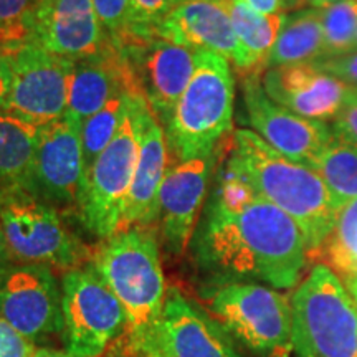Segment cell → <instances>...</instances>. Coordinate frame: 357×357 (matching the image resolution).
I'll return each instance as SVG.
<instances>
[{
  "label": "cell",
  "instance_id": "cell-1",
  "mask_svg": "<svg viewBox=\"0 0 357 357\" xmlns=\"http://www.w3.org/2000/svg\"><path fill=\"white\" fill-rule=\"evenodd\" d=\"M190 247L197 268L215 287L250 281L289 289L310 260L296 222L260 195L236 208L208 200Z\"/></svg>",
  "mask_w": 357,
  "mask_h": 357
},
{
  "label": "cell",
  "instance_id": "cell-2",
  "mask_svg": "<svg viewBox=\"0 0 357 357\" xmlns=\"http://www.w3.org/2000/svg\"><path fill=\"white\" fill-rule=\"evenodd\" d=\"M227 164L242 174L260 197L291 217L305 235L310 258L318 255L341 211L319 174L276 153L250 129L234 132Z\"/></svg>",
  "mask_w": 357,
  "mask_h": 357
},
{
  "label": "cell",
  "instance_id": "cell-3",
  "mask_svg": "<svg viewBox=\"0 0 357 357\" xmlns=\"http://www.w3.org/2000/svg\"><path fill=\"white\" fill-rule=\"evenodd\" d=\"M91 265L126 311L132 356L146 357L154 346L167 298L158 229L116 231L95 250Z\"/></svg>",
  "mask_w": 357,
  "mask_h": 357
},
{
  "label": "cell",
  "instance_id": "cell-4",
  "mask_svg": "<svg viewBox=\"0 0 357 357\" xmlns=\"http://www.w3.org/2000/svg\"><path fill=\"white\" fill-rule=\"evenodd\" d=\"M234 100L230 61L218 53L197 52L189 86L164 126L174 162L217 153L220 141L231 132Z\"/></svg>",
  "mask_w": 357,
  "mask_h": 357
},
{
  "label": "cell",
  "instance_id": "cell-5",
  "mask_svg": "<svg viewBox=\"0 0 357 357\" xmlns=\"http://www.w3.org/2000/svg\"><path fill=\"white\" fill-rule=\"evenodd\" d=\"M293 357H357V306L328 265H314L291 296Z\"/></svg>",
  "mask_w": 357,
  "mask_h": 357
},
{
  "label": "cell",
  "instance_id": "cell-6",
  "mask_svg": "<svg viewBox=\"0 0 357 357\" xmlns=\"http://www.w3.org/2000/svg\"><path fill=\"white\" fill-rule=\"evenodd\" d=\"M141 105V93H129L119 131L84 174L78 213L84 229L101 240L121 229L139 151Z\"/></svg>",
  "mask_w": 357,
  "mask_h": 357
},
{
  "label": "cell",
  "instance_id": "cell-7",
  "mask_svg": "<svg viewBox=\"0 0 357 357\" xmlns=\"http://www.w3.org/2000/svg\"><path fill=\"white\" fill-rule=\"evenodd\" d=\"M208 307L222 328L258 357H291V301L261 283L218 284Z\"/></svg>",
  "mask_w": 357,
  "mask_h": 357
},
{
  "label": "cell",
  "instance_id": "cell-8",
  "mask_svg": "<svg viewBox=\"0 0 357 357\" xmlns=\"http://www.w3.org/2000/svg\"><path fill=\"white\" fill-rule=\"evenodd\" d=\"M0 227L15 265H43L65 273L88 258L60 212L24 189L0 194Z\"/></svg>",
  "mask_w": 357,
  "mask_h": 357
},
{
  "label": "cell",
  "instance_id": "cell-9",
  "mask_svg": "<svg viewBox=\"0 0 357 357\" xmlns=\"http://www.w3.org/2000/svg\"><path fill=\"white\" fill-rule=\"evenodd\" d=\"M65 349L78 357H100L124 331L126 311L89 263L61 278Z\"/></svg>",
  "mask_w": 357,
  "mask_h": 357
},
{
  "label": "cell",
  "instance_id": "cell-10",
  "mask_svg": "<svg viewBox=\"0 0 357 357\" xmlns=\"http://www.w3.org/2000/svg\"><path fill=\"white\" fill-rule=\"evenodd\" d=\"M12 71L2 113L43 128L60 121L66 109L73 60L52 55L33 42L3 47Z\"/></svg>",
  "mask_w": 357,
  "mask_h": 357
},
{
  "label": "cell",
  "instance_id": "cell-11",
  "mask_svg": "<svg viewBox=\"0 0 357 357\" xmlns=\"http://www.w3.org/2000/svg\"><path fill=\"white\" fill-rule=\"evenodd\" d=\"M0 318L32 342L63 336V293L52 268L12 263L0 276Z\"/></svg>",
  "mask_w": 357,
  "mask_h": 357
},
{
  "label": "cell",
  "instance_id": "cell-12",
  "mask_svg": "<svg viewBox=\"0 0 357 357\" xmlns=\"http://www.w3.org/2000/svg\"><path fill=\"white\" fill-rule=\"evenodd\" d=\"M84 181L82 128L65 118L40 128L25 189L60 211H77Z\"/></svg>",
  "mask_w": 357,
  "mask_h": 357
},
{
  "label": "cell",
  "instance_id": "cell-13",
  "mask_svg": "<svg viewBox=\"0 0 357 357\" xmlns=\"http://www.w3.org/2000/svg\"><path fill=\"white\" fill-rule=\"evenodd\" d=\"M119 48L126 58L137 91L144 96L164 128L189 86L197 63V50L159 37L147 42L124 43Z\"/></svg>",
  "mask_w": 357,
  "mask_h": 357
},
{
  "label": "cell",
  "instance_id": "cell-14",
  "mask_svg": "<svg viewBox=\"0 0 357 357\" xmlns=\"http://www.w3.org/2000/svg\"><path fill=\"white\" fill-rule=\"evenodd\" d=\"M215 154L169 166L159 192L158 234L166 253L178 258L189 250L207 197Z\"/></svg>",
  "mask_w": 357,
  "mask_h": 357
},
{
  "label": "cell",
  "instance_id": "cell-15",
  "mask_svg": "<svg viewBox=\"0 0 357 357\" xmlns=\"http://www.w3.org/2000/svg\"><path fill=\"white\" fill-rule=\"evenodd\" d=\"M242 93L248 123L258 136L287 159L312 167L331 137V126L276 105L263 89L261 77H242Z\"/></svg>",
  "mask_w": 357,
  "mask_h": 357
},
{
  "label": "cell",
  "instance_id": "cell-16",
  "mask_svg": "<svg viewBox=\"0 0 357 357\" xmlns=\"http://www.w3.org/2000/svg\"><path fill=\"white\" fill-rule=\"evenodd\" d=\"M146 357H242L231 336L215 318H211L182 296L167 293L162 318L153 349Z\"/></svg>",
  "mask_w": 357,
  "mask_h": 357
},
{
  "label": "cell",
  "instance_id": "cell-17",
  "mask_svg": "<svg viewBox=\"0 0 357 357\" xmlns=\"http://www.w3.org/2000/svg\"><path fill=\"white\" fill-rule=\"evenodd\" d=\"M30 42L66 60L91 56L113 45L93 0H38Z\"/></svg>",
  "mask_w": 357,
  "mask_h": 357
},
{
  "label": "cell",
  "instance_id": "cell-18",
  "mask_svg": "<svg viewBox=\"0 0 357 357\" xmlns=\"http://www.w3.org/2000/svg\"><path fill=\"white\" fill-rule=\"evenodd\" d=\"M158 37L190 50L218 53L234 63L242 77L248 71L247 55L223 2L192 0L178 3L159 25Z\"/></svg>",
  "mask_w": 357,
  "mask_h": 357
},
{
  "label": "cell",
  "instance_id": "cell-19",
  "mask_svg": "<svg viewBox=\"0 0 357 357\" xmlns=\"http://www.w3.org/2000/svg\"><path fill=\"white\" fill-rule=\"evenodd\" d=\"M261 84L271 101L314 121H333L347 106L349 86L316 63L268 68Z\"/></svg>",
  "mask_w": 357,
  "mask_h": 357
},
{
  "label": "cell",
  "instance_id": "cell-20",
  "mask_svg": "<svg viewBox=\"0 0 357 357\" xmlns=\"http://www.w3.org/2000/svg\"><path fill=\"white\" fill-rule=\"evenodd\" d=\"M126 93L139 91L121 48L109 45L96 55L73 60L63 118L82 128L89 116Z\"/></svg>",
  "mask_w": 357,
  "mask_h": 357
},
{
  "label": "cell",
  "instance_id": "cell-21",
  "mask_svg": "<svg viewBox=\"0 0 357 357\" xmlns=\"http://www.w3.org/2000/svg\"><path fill=\"white\" fill-rule=\"evenodd\" d=\"M166 131L142 96L141 136L136 171L124 211L121 229L155 227L159 215V192L169 169Z\"/></svg>",
  "mask_w": 357,
  "mask_h": 357
},
{
  "label": "cell",
  "instance_id": "cell-22",
  "mask_svg": "<svg viewBox=\"0 0 357 357\" xmlns=\"http://www.w3.org/2000/svg\"><path fill=\"white\" fill-rule=\"evenodd\" d=\"M324 58V32L321 8L310 7L289 13L271 48L268 68L300 63H314Z\"/></svg>",
  "mask_w": 357,
  "mask_h": 357
},
{
  "label": "cell",
  "instance_id": "cell-23",
  "mask_svg": "<svg viewBox=\"0 0 357 357\" xmlns=\"http://www.w3.org/2000/svg\"><path fill=\"white\" fill-rule=\"evenodd\" d=\"M234 24L236 38L248 61L245 77H263L271 48L278 38L287 15H263L248 7L243 0H223Z\"/></svg>",
  "mask_w": 357,
  "mask_h": 357
},
{
  "label": "cell",
  "instance_id": "cell-24",
  "mask_svg": "<svg viewBox=\"0 0 357 357\" xmlns=\"http://www.w3.org/2000/svg\"><path fill=\"white\" fill-rule=\"evenodd\" d=\"M40 128L0 111V194L25 189Z\"/></svg>",
  "mask_w": 357,
  "mask_h": 357
},
{
  "label": "cell",
  "instance_id": "cell-25",
  "mask_svg": "<svg viewBox=\"0 0 357 357\" xmlns=\"http://www.w3.org/2000/svg\"><path fill=\"white\" fill-rule=\"evenodd\" d=\"M311 169L323 178L339 208L357 199V147L342 137L333 132Z\"/></svg>",
  "mask_w": 357,
  "mask_h": 357
},
{
  "label": "cell",
  "instance_id": "cell-26",
  "mask_svg": "<svg viewBox=\"0 0 357 357\" xmlns=\"http://www.w3.org/2000/svg\"><path fill=\"white\" fill-rule=\"evenodd\" d=\"M342 280L357 276V199L339 211L336 225L319 253Z\"/></svg>",
  "mask_w": 357,
  "mask_h": 357
},
{
  "label": "cell",
  "instance_id": "cell-27",
  "mask_svg": "<svg viewBox=\"0 0 357 357\" xmlns=\"http://www.w3.org/2000/svg\"><path fill=\"white\" fill-rule=\"evenodd\" d=\"M128 95L129 93L111 100L105 108H101L98 113L89 116L86 121L83 123L82 149L84 174L95 164V160L100 158V154L109 146V142L113 141L116 132L119 131V126L123 123V116L126 113Z\"/></svg>",
  "mask_w": 357,
  "mask_h": 357
},
{
  "label": "cell",
  "instance_id": "cell-28",
  "mask_svg": "<svg viewBox=\"0 0 357 357\" xmlns=\"http://www.w3.org/2000/svg\"><path fill=\"white\" fill-rule=\"evenodd\" d=\"M324 32V58L356 52L357 0H342L321 7Z\"/></svg>",
  "mask_w": 357,
  "mask_h": 357
},
{
  "label": "cell",
  "instance_id": "cell-29",
  "mask_svg": "<svg viewBox=\"0 0 357 357\" xmlns=\"http://www.w3.org/2000/svg\"><path fill=\"white\" fill-rule=\"evenodd\" d=\"M174 7V0H129L128 33L123 45L158 37L159 25Z\"/></svg>",
  "mask_w": 357,
  "mask_h": 357
},
{
  "label": "cell",
  "instance_id": "cell-30",
  "mask_svg": "<svg viewBox=\"0 0 357 357\" xmlns=\"http://www.w3.org/2000/svg\"><path fill=\"white\" fill-rule=\"evenodd\" d=\"M38 0H0V47L30 42Z\"/></svg>",
  "mask_w": 357,
  "mask_h": 357
},
{
  "label": "cell",
  "instance_id": "cell-31",
  "mask_svg": "<svg viewBox=\"0 0 357 357\" xmlns=\"http://www.w3.org/2000/svg\"><path fill=\"white\" fill-rule=\"evenodd\" d=\"M93 6L106 37L116 47H121L128 33L129 0H93Z\"/></svg>",
  "mask_w": 357,
  "mask_h": 357
},
{
  "label": "cell",
  "instance_id": "cell-32",
  "mask_svg": "<svg viewBox=\"0 0 357 357\" xmlns=\"http://www.w3.org/2000/svg\"><path fill=\"white\" fill-rule=\"evenodd\" d=\"M314 63L326 73L344 83L346 86L357 88V52L337 56H326L314 61Z\"/></svg>",
  "mask_w": 357,
  "mask_h": 357
},
{
  "label": "cell",
  "instance_id": "cell-33",
  "mask_svg": "<svg viewBox=\"0 0 357 357\" xmlns=\"http://www.w3.org/2000/svg\"><path fill=\"white\" fill-rule=\"evenodd\" d=\"M35 351L32 341L0 318V357H32Z\"/></svg>",
  "mask_w": 357,
  "mask_h": 357
},
{
  "label": "cell",
  "instance_id": "cell-34",
  "mask_svg": "<svg viewBox=\"0 0 357 357\" xmlns=\"http://www.w3.org/2000/svg\"><path fill=\"white\" fill-rule=\"evenodd\" d=\"M333 132L357 147V106H346L333 119Z\"/></svg>",
  "mask_w": 357,
  "mask_h": 357
},
{
  "label": "cell",
  "instance_id": "cell-35",
  "mask_svg": "<svg viewBox=\"0 0 357 357\" xmlns=\"http://www.w3.org/2000/svg\"><path fill=\"white\" fill-rule=\"evenodd\" d=\"M12 84V71L10 63H8V56L6 48L0 47V111H2L6 100L10 91Z\"/></svg>",
  "mask_w": 357,
  "mask_h": 357
},
{
  "label": "cell",
  "instance_id": "cell-36",
  "mask_svg": "<svg viewBox=\"0 0 357 357\" xmlns=\"http://www.w3.org/2000/svg\"><path fill=\"white\" fill-rule=\"evenodd\" d=\"M248 7L263 15H276V13H283L287 8V0H243Z\"/></svg>",
  "mask_w": 357,
  "mask_h": 357
},
{
  "label": "cell",
  "instance_id": "cell-37",
  "mask_svg": "<svg viewBox=\"0 0 357 357\" xmlns=\"http://www.w3.org/2000/svg\"><path fill=\"white\" fill-rule=\"evenodd\" d=\"M10 265H12V260H10V255H8L6 236H3L2 227H0V276L6 273L7 268Z\"/></svg>",
  "mask_w": 357,
  "mask_h": 357
},
{
  "label": "cell",
  "instance_id": "cell-38",
  "mask_svg": "<svg viewBox=\"0 0 357 357\" xmlns=\"http://www.w3.org/2000/svg\"><path fill=\"white\" fill-rule=\"evenodd\" d=\"M32 357H78L73 356L68 351H60V349H52V347H37L35 354Z\"/></svg>",
  "mask_w": 357,
  "mask_h": 357
},
{
  "label": "cell",
  "instance_id": "cell-39",
  "mask_svg": "<svg viewBox=\"0 0 357 357\" xmlns=\"http://www.w3.org/2000/svg\"><path fill=\"white\" fill-rule=\"evenodd\" d=\"M344 284H346L347 291L351 293L352 300H354L356 306H357V276H351V278H344Z\"/></svg>",
  "mask_w": 357,
  "mask_h": 357
},
{
  "label": "cell",
  "instance_id": "cell-40",
  "mask_svg": "<svg viewBox=\"0 0 357 357\" xmlns=\"http://www.w3.org/2000/svg\"><path fill=\"white\" fill-rule=\"evenodd\" d=\"M301 2L307 3V6H310V7L321 8V7H326V6H331V3L342 2V0H301Z\"/></svg>",
  "mask_w": 357,
  "mask_h": 357
},
{
  "label": "cell",
  "instance_id": "cell-41",
  "mask_svg": "<svg viewBox=\"0 0 357 357\" xmlns=\"http://www.w3.org/2000/svg\"><path fill=\"white\" fill-rule=\"evenodd\" d=\"M347 106H357V88H349V96H347Z\"/></svg>",
  "mask_w": 357,
  "mask_h": 357
},
{
  "label": "cell",
  "instance_id": "cell-42",
  "mask_svg": "<svg viewBox=\"0 0 357 357\" xmlns=\"http://www.w3.org/2000/svg\"><path fill=\"white\" fill-rule=\"evenodd\" d=\"M184 2H192V0H174V3L178 6V3H184ZM212 2H223V0H212Z\"/></svg>",
  "mask_w": 357,
  "mask_h": 357
},
{
  "label": "cell",
  "instance_id": "cell-43",
  "mask_svg": "<svg viewBox=\"0 0 357 357\" xmlns=\"http://www.w3.org/2000/svg\"><path fill=\"white\" fill-rule=\"evenodd\" d=\"M356 52H357V43H356Z\"/></svg>",
  "mask_w": 357,
  "mask_h": 357
}]
</instances>
